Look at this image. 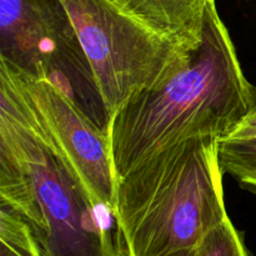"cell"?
Masks as SVG:
<instances>
[{"instance_id": "cell-1", "label": "cell", "mask_w": 256, "mask_h": 256, "mask_svg": "<svg viewBox=\"0 0 256 256\" xmlns=\"http://www.w3.org/2000/svg\"><path fill=\"white\" fill-rule=\"evenodd\" d=\"M252 92L214 0L202 42L190 52L186 65L156 88L135 95L110 119L115 180L168 148L226 135L249 110Z\"/></svg>"}, {"instance_id": "cell-8", "label": "cell", "mask_w": 256, "mask_h": 256, "mask_svg": "<svg viewBox=\"0 0 256 256\" xmlns=\"http://www.w3.org/2000/svg\"><path fill=\"white\" fill-rule=\"evenodd\" d=\"M222 172L242 189L256 194V88L245 116L222 138L218 139Z\"/></svg>"}, {"instance_id": "cell-2", "label": "cell", "mask_w": 256, "mask_h": 256, "mask_svg": "<svg viewBox=\"0 0 256 256\" xmlns=\"http://www.w3.org/2000/svg\"><path fill=\"white\" fill-rule=\"evenodd\" d=\"M0 202L26 220L42 256H128L115 215L92 204L0 74Z\"/></svg>"}, {"instance_id": "cell-11", "label": "cell", "mask_w": 256, "mask_h": 256, "mask_svg": "<svg viewBox=\"0 0 256 256\" xmlns=\"http://www.w3.org/2000/svg\"><path fill=\"white\" fill-rule=\"evenodd\" d=\"M170 256H199V252H198V246H196V248H192V249L180 250V252H175V254Z\"/></svg>"}, {"instance_id": "cell-5", "label": "cell", "mask_w": 256, "mask_h": 256, "mask_svg": "<svg viewBox=\"0 0 256 256\" xmlns=\"http://www.w3.org/2000/svg\"><path fill=\"white\" fill-rule=\"evenodd\" d=\"M0 59L54 82L109 134L92 66L60 0H0Z\"/></svg>"}, {"instance_id": "cell-3", "label": "cell", "mask_w": 256, "mask_h": 256, "mask_svg": "<svg viewBox=\"0 0 256 256\" xmlns=\"http://www.w3.org/2000/svg\"><path fill=\"white\" fill-rule=\"evenodd\" d=\"M218 139L156 152L116 180L115 219L128 256H170L199 246L229 218Z\"/></svg>"}, {"instance_id": "cell-6", "label": "cell", "mask_w": 256, "mask_h": 256, "mask_svg": "<svg viewBox=\"0 0 256 256\" xmlns=\"http://www.w3.org/2000/svg\"><path fill=\"white\" fill-rule=\"evenodd\" d=\"M0 72L12 82L40 136L79 180L92 204L115 215L116 180L109 134L50 80L22 74L2 59Z\"/></svg>"}, {"instance_id": "cell-9", "label": "cell", "mask_w": 256, "mask_h": 256, "mask_svg": "<svg viewBox=\"0 0 256 256\" xmlns=\"http://www.w3.org/2000/svg\"><path fill=\"white\" fill-rule=\"evenodd\" d=\"M0 256H42L32 226L16 212L0 202Z\"/></svg>"}, {"instance_id": "cell-7", "label": "cell", "mask_w": 256, "mask_h": 256, "mask_svg": "<svg viewBox=\"0 0 256 256\" xmlns=\"http://www.w3.org/2000/svg\"><path fill=\"white\" fill-rule=\"evenodd\" d=\"M126 14L172 42L200 44L208 8L214 0H112Z\"/></svg>"}, {"instance_id": "cell-4", "label": "cell", "mask_w": 256, "mask_h": 256, "mask_svg": "<svg viewBox=\"0 0 256 256\" xmlns=\"http://www.w3.org/2000/svg\"><path fill=\"white\" fill-rule=\"evenodd\" d=\"M70 18L109 119L130 99L166 82L192 50L160 36L112 0H60Z\"/></svg>"}, {"instance_id": "cell-10", "label": "cell", "mask_w": 256, "mask_h": 256, "mask_svg": "<svg viewBox=\"0 0 256 256\" xmlns=\"http://www.w3.org/2000/svg\"><path fill=\"white\" fill-rule=\"evenodd\" d=\"M198 252L199 256H252L230 216L204 238Z\"/></svg>"}]
</instances>
